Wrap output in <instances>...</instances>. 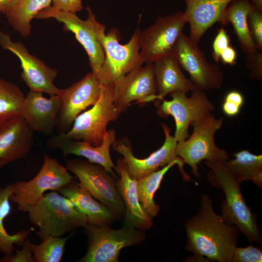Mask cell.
I'll return each mask as SVG.
<instances>
[{"label":"cell","mask_w":262,"mask_h":262,"mask_svg":"<svg viewBox=\"0 0 262 262\" xmlns=\"http://www.w3.org/2000/svg\"><path fill=\"white\" fill-rule=\"evenodd\" d=\"M177 164L172 162L162 168L137 180L136 187L140 203L143 209L151 218L159 213L160 207L153 199L155 192L159 188L164 176L169 169Z\"/></svg>","instance_id":"f1b7e54d"},{"label":"cell","mask_w":262,"mask_h":262,"mask_svg":"<svg viewBox=\"0 0 262 262\" xmlns=\"http://www.w3.org/2000/svg\"><path fill=\"white\" fill-rule=\"evenodd\" d=\"M17 0H0V11L6 14Z\"/></svg>","instance_id":"60d3db41"},{"label":"cell","mask_w":262,"mask_h":262,"mask_svg":"<svg viewBox=\"0 0 262 262\" xmlns=\"http://www.w3.org/2000/svg\"><path fill=\"white\" fill-rule=\"evenodd\" d=\"M224 100L235 103L241 107L242 106L245 101L243 95L240 92L235 90L228 93Z\"/></svg>","instance_id":"ab89813d"},{"label":"cell","mask_w":262,"mask_h":262,"mask_svg":"<svg viewBox=\"0 0 262 262\" xmlns=\"http://www.w3.org/2000/svg\"><path fill=\"white\" fill-rule=\"evenodd\" d=\"M184 13L190 25L189 38L198 44L206 32L216 22L222 20L225 11L233 0H184Z\"/></svg>","instance_id":"7402d4cb"},{"label":"cell","mask_w":262,"mask_h":262,"mask_svg":"<svg viewBox=\"0 0 262 262\" xmlns=\"http://www.w3.org/2000/svg\"><path fill=\"white\" fill-rule=\"evenodd\" d=\"M254 9L248 0H233L227 8L220 24H231L242 50L248 54L257 49L250 34L247 17Z\"/></svg>","instance_id":"d4e9b609"},{"label":"cell","mask_w":262,"mask_h":262,"mask_svg":"<svg viewBox=\"0 0 262 262\" xmlns=\"http://www.w3.org/2000/svg\"><path fill=\"white\" fill-rule=\"evenodd\" d=\"M248 30L257 49H262V11L254 8L247 17Z\"/></svg>","instance_id":"1f68e13d"},{"label":"cell","mask_w":262,"mask_h":262,"mask_svg":"<svg viewBox=\"0 0 262 262\" xmlns=\"http://www.w3.org/2000/svg\"><path fill=\"white\" fill-rule=\"evenodd\" d=\"M153 64L157 90L156 105L169 94L180 91L187 93L196 88L192 82L184 76L177 59L173 55L163 57Z\"/></svg>","instance_id":"603a6c76"},{"label":"cell","mask_w":262,"mask_h":262,"mask_svg":"<svg viewBox=\"0 0 262 262\" xmlns=\"http://www.w3.org/2000/svg\"><path fill=\"white\" fill-rule=\"evenodd\" d=\"M233 156L234 159L221 163L241 183L252 180L262 189V155L242 150L234 153Z\"/></svg>","instance_id":"484cf974"},{"label":"cell","mask_w":262,"mask_h":262,"mask_svg":"<svg viewBox=\"0 0 262 262\" xmlns=\"http://www.w3.org/2000/svg\"><path fill=\"white\" fill-rule=\"evenodd\" d=\"M102 84L91 72L69 87L61 89L60 106L55 131L57 134L67 132L76 118L99 98Z\"/></svg>","instance_id":"5bb4252c"},{"label":"cell","mask_w":262,"mask_h":262,"mask_svg":"<svg viewBox=\"0 0 262 262\" xmlns=\"http://www.w3.org/2000/svg\"><path fill=\"white\" fill-rule=\"evenodd\" d=\"M25 212L28 213L30 222L38 227L37 235L41 241L49 235L61 237L88 223L84 213L69 199L55 191L44 195Z\"/></svg>","instance_id":"277c9868"},{"label":"cell","mask_w":262,"mask_h":262,"mask_svg":"<svg viewBox=\"0 0 262 262\" xmlns=\"http://www.w3.org/2000/svg\"><path fill=\"white\" fill-rule=\"evenodd\" d=\"M31 244L30 240L27 238L22 245L21 250H17L16 248L15 255H5L0 259V262H33Z\"/></svg>","instance_id":"e575fe53"},{"label":"cell","mask_w":262,"mask_h":262,"mask_svg":"<svg viewBox=\"0 0 262 262\" xmlns=\"http://www.w3.org/2000/svg\"><path fill=\"white\" fill-rule=\"evenodd\" d=\"M24 98L17 86L0 78V122L20 115Z\"/></svg>","instance_id":"f546056e"},{"label":"cell","mask_w":262,"mask_h":262,"mask_svg":"<svg viewBox=\"0 0 262 262\" xmlns=\"http://www.w3.org/2000/svg\"><path fill=\"white\" fill-rule=\"evenodd\" d=\"M114 85H103L98 99L89 109L80 114L66 132L55 136L60 139L83 141L94 147L101 145L108 124L120 113L114 103Z\"/></svg>","instance_id":"8992f818"},{"label":"cell","mask_w":262,"mask_h":262,"mask_svg":"<svg viewBox=\"0 0 262 262\" xmlns=\"http://www.w3.org/2000/svg\"><path fill=\"white\" fill-rule=\"evenodd\" d=\"M58 192L69 199L80 212L86 216L88 223L109 226L116 220L109 208L96 200L89 192L80 185L79 182L73 180Z\"/></svg>","instance_id":"cb8c5ba5"},{"label":"cell","mask_w":262,"mask_h":262,"mask_svg":"<svg viewBox=\"0 0 262 262\" xmlns=\"http://www.w3.org/2000/svg\"><path fill=\"white\" fill-rule=\"evenodd\" d=\"M68 171L79 179L80 185L107 206L116 219L123 216L125 207L115 185V178L101 165L81 159L66 162Z\"/></svg>","instance_id":"ba28073f"},{"label":"cell","mask_w":262,"mask_h":262,"mask_svg":"<svg viewBox=\"0 0 262 262\" xmlns=\"http://www.w3.org/2000/svg\"><path fill=\"white\" fill-rule=\"evenodd\" d=\"M82 0H52L51 6L59 10L76 14L82 9Z\"/></svg>","instance_id":"8d00e7d4"},{"label":"cell","mask_w":262,"mask_h":262,"mask_svg":"<svg viewBox=\"0 0 262 262\" xmlns=\"http://www.w3.org/2000/svg\"><path fill=\"white\" fill-rule=\"evenodd\" d=\"M35 17L39 19L55 18L64 24L65 30L73 33L87 52L92 72L98 77L104 62L105 53L88 17L83 20L75 13L59 10L51 6L39 12Z\"/></svg>","instance_id":"2e32d148"},{"label":"cell","mask_w":262,"mask_h":262,"mask_svg":"<svg viewBox=\"0 0 262 262\" xmlns=\"http://www.w3.org/2000/svg\"><path fill=\"white\" fill-rule=\"evenodd\" d=\"M209 168L207 174L210 184L221 189L225 199L221 205L222 216L228 223L236 226L250 243L262 244V236L256 217L246 204L240 188L241 182L220 162L205 161Z\"/></svg>","instance_id":"3957f363"},{"label":"cell","mask_w":262,"mask_h":262,"mask_svg":"<svg viewBox=\"0 0 262 262\" xmlns=\"http://www.w3.org/2000/svg\"><path fill=\"white\" fill-rule=\"evenodd\" d=\"M60 106L58 95L48 98L42 92L30 90L24 98L20 115L33 131L52 135L55 131Z\"/></svg>","instance_id":"d6986e66"},{"label":"cell","mask_w":262,"mask_h":262,"mask_svg":"<svg viewBox=\"0 0 262 262\" xmlns=\"http://www.w3.org/2000/svg\"><path fill=\"white\" fill-rule=\"evenodd\" d=\"M262 250L251 245L245 247H236L233 253L231 262H262Z\"/></svg>","instance_id":"d6a6232c"},{"label":"cell","mask_w":262,"mask_h":262,"mask_svg":"<svg viewBox=\"0 0 262 262\" xmlns=\"http://www.w3.org/2000/svg\"><path fill=\"white\" fill-rule=\"evenodd\" d=\"M68 238L49 235L38 245L31 243L33 262H60Z\"/></svg>","instance_id":"4dcf8cb0"},{"label":"cell","mask_w":262,"mask_h":262,"mask_svg":"<svg viewBox=\"0 0 262 262\" xmlns=\"http://www.w3.org/2000/svg\"><path fill=\"white\" fill-rule=\"evenodd\" d=\"M241 107L233 102L224 100L222 111L228 116H234L240 112Z\"/></svg>","instance_id":"f35d334b"},{"label":"cell","mask_w":262,"mask_h":262,"mask_svg":"<svg viewBox=\"0 0 262 262\" xmlns=\"http://www.w3.org/2000/svg\"><path fill=\"white\" fill-rule=\"evenodd\" d=\"M73 180L66 167L44 154L42 166L33 179L14 183V191L10 199L17 204L19 210L25 212L37 203L46 191H58Z\"/></svg>","instance_id":"8fae6325"},{"label":"cell","mask_w":262,"mask_h":262,"mask_svg":"<svg viewBox=\"0 0 262 262\" xmlns=\"http://www.w3.org/2000/svg\"><path fill=\"white\" fill-rule=\"evenodd\" d=\"M229 45V36L223 27L220 28L213 44V57L216 63L219 61L221 53Z\"/></svg>","instance_id":"d590c367"},{"label":"cell","mask_w":262,"mask_h":262,"mask_svg":"<svg viewBox=\"0 0 262 262\" xmlns=\"http://www.w3.org/2000/svg\"><path fill=\"white\" fill-rule=\"evenodd\" d=\"M224 117L216 119L212 114L192 122L193 131L186 140L178 142L176 153L192 168V174L200 177L198 164L203 160L223 163L229 159L228 152L218 147L214 141L216 132L222 126Z\"/></svg>","instance_id":"5b68a950"},{"label":"cell","mask_w":262,"mask_h":262,"mask_svg":"<svg viewBox=\"0 0 262 262\" xmlns=\"http://www.w3.org/2000/svg\"><path fill=\"white\" fill-rule=\"evenodd\" d=\"M161 126L165 135L164 142L160 148L146 158L135 157L132 147L127 139L115 140L112 148L123 156L127 171L132 179L138 180L158 170L160 167L176 162L183 180L186 181L191 180L190 176L184 170V162L177 154V141L170 134L171 129L164 124H161Z\"/></svg>","instance_id":"9c48e42d"},{"label":"cell","mask_w":262,"mask_h":262,"mask_svg":"<svg viewBox=\"0 0 262 262\" xmlns=\"http://www.w3.org/2000/svg\"><path fill=\"white\" fill-rule=\"evenodd\" d=\"M246 66L249 70V76L256 80L262 79V54L257 49L246 54Z\"/></svg>","instance_id":"836d02e7"},{"label":"cell","mask_w":262,"mask_h":262,"mask_svg":"<svg viewBox=\"0 0 262 262\" xmlns=\"http://www.w3.org/2000/svg\"><path fill=\"white\" fill-rule=\"evenodd\" d=\"M83 228L88 237V247L79 262H119L121 249L139 245L146 238L143 230L126 224L113 229L109 226L87 223Z\"/></svg>","instance_id":"52a82bcc"},{"label":"cell","mask_w":262,"mask_h":262,"mask_svg":"<svg viewBox=\"0 0 262 262\" xmlns=\"http://www.w3.org/2000/svg\"><path fill=\"white\" fill-rule=\"evenodd\" d=\"M185 248L209 260L231 262L240 231L214 211L209 196L203 194L196 214L184 223Z\"/></svg>","instance_id":"6da1fadb"},{"label":"cell","mask_w":262,"mask_h":262,"mask_svg":"<svg viewBox=\"0 0 262 262\" xmlns=\"http://www.w3.org/2000/svg\"><path fill=\"white\" fill-rule=\"evenodd\" d=\"M115 169L119 176L115 178V185L125 207V224L143 231L149 229L153 223L140 203L137 180L130 176L122 158L118 159Z\"/></svg>","instance_id":"44dd1931"},{"label":"cell","mask_w":262,"mask_h":262,"mask_svg":"<svg viewBox=\"0 0 262 262\" xmlns=\"http://www.w3.org/2000/svg\"><path fill=\"white\" fill-rule=\"evenodd\" d=\"M254 8L262 11V0H248Z\"/></svg>","instance_id":"b9f144b4"},{"label":"cell","mask_w":262,"mask_h":262,"mask_svg":"<svg viewBox=\"0 0 262 262\" xmlns=\"http://www.w3.org/2000/svg\"><path fill=\"white\" fill-rule=\"evenodd\" d=\"M52 0H17L5 14L13 28L23 37L30 35L31 22L37 14L50 6Z\"/></svg>","instance_id":"4316f807"},{"label":"cell","mask_w":262,"mask_h":262,"mask_svg":"<svg viewBox=\"0 0 262 262\" xmlns=\"http://www.w3.org/2000/svg\"><path fill=\"white\" fill-rule=\"evenodd\" d=\"M171 55L177 59L180 67L189 73L196 88L206 91L218 89L222 86L224 75L219 66L210 63L197 44L183 33Z\"/></svg>","instance_id":"4fadbf2b"},{"label":"cell","mask_w":262,"mask_h":262,"mask_svg":"<svg viewBox=\"0 0 262 262\" xmlns=\"http://www.w3.org/2000/svg\"><path fill=\"white\" fill-rule=\"evenodd\" d=\"M33 131L21 115L0 122V169L28 153Z\"/></svg>","instance_id":"ac0fdd59"},{"label":"cell","mask_w":262,"mask_h":262,"mask_svg":"<svg viewBox=\"0 0 262 262\" xmlns=\"http://www.w3.org/2000/svg\"><path fill=\"white\" fill-rule=\"evenodd\" d=\"M116 138L115 131L110 130L107 131L101 145L94 147L83 141L60 139L52 135L48 139L47 145L50 149H60L65 156L73 154L84 157L89 162L101 165L108 172L116 178L113 171L115 165L110 153V147L115 141Z\"/></svg>","instance_id":"ffe728a7"},{"label":"cell","mask_w":262,"mask_h":262,"mask_svg":"<svg viewBox=\"0 0 262 262\" xmlns=\"http://www.w3.org/2000/svg\"><path fill=\"white\" fill-rule=\"evenodd\" d=\"M1 13L0 11V13Z\"/></svg>","instance_id":"7bdbcfd3"},{"label":"cell","mask_w":262,"mask_h":262,"mask_svg":"<svg viewBox=\"0 0 262 262\" xmlns=\"http://www.w3.org/2000/svg\"><path fill=\"white\" fill-rule=\"evenodd\" d=\"M186 23L184 13L178 12L158 17L153 24L141 32L140 54L144 63H153L171 55Z\"/></svg>","instance_id":"7c38bea8"},{"label":"cell","mask_w":262,"mask_h":262,"mask_svg":"<svg viewBox=\"0 0 262 262\" xmlns=\"http://www.w3.org/2000/svg\"><path fill=\"white\" fill-rule=\"evenodd\" d=\"M237 53L230 45L228 46L221 54L220 59L225 65L233 66L236 64Z\"/></svg>","instance_id":"74e56055"},{"label":"cell","mask_w":262,"mask_h":262,"mask_svg":"<svg viewBox=\"0 0 262 262\" xmlns=\"http://www.w3.org/2000/svg\"><path fill=\"white\" fill-rule=\"evenodd\" d=\"M86 10L93 31L100 42L105 53V60L98 75L102 84L116 83L128 73L142 66L144 63L140 54L141 47L139 27L130 41L125 45L119 43V31L115 28L105 34L104 25L98 22L89 6Z\"/></svg>","instance_id":"7a4b0ae2"},{"label":"cell","mask_w":262,"mask_h":262,"mask_svg":"<svg viewBox=\"0 0 262 262\" xmlns=\"http://www.w3.org/2000/svg\"><path fill=\"white\" fill-rule=\"evenodd\" d=\"M184 92L170 94L172 99H163L156 105L157 113L161 117L172 115L176 123L174 138L178 142L189 137L188 128L192 122L203 119L212 114L215 107L208 98L205 91L196 88L192 91L190 97Z\"/></svg>","instance_id":"30bf717a"},{"label":"cell","mask_w":262,"mask_h":262,"mask_svg":"<svg viewBox=\"0 0 262 262\" xmlns=\"http://www.w3.org/2000/svg\"><path fill=\"white\" fill-rule=\"evenodd\" d=\"M0 45L15 54L21 63V77L30 90L47 93L50 96L59 95L61 89L54 84L58 71L46 65L42 61L31 54L24 45L13 41L9 35L0 31Z\"/></svg>","instance_id":"9a60e30c"},{"label":"cell","mask_w":262,"mask_h":262,"mask_svg":"<svg viewBox=\"0 0 262 262\" xmlns=\"http://www.w3.org/2000/svg\"><path fill=\"white\" fill-rule=\"evenodd\" d=\"M13 191L14 183L0 187V252L5 255L13 254L15 245L22 246L31 231L28 229L9 234L3 226V220L11 211L10 198Z\"/></svg>","instance_id":"83f0119b"},{"label":"cell","mask_w":262,"mask_h":262,"mask_svg":"<svg viewBox=\"0 0 262 262\" xmlns=\"http://www.w3.org/2000/svg\"><path fill=\"white\" fill-rule=\"evenodd\" d=\"M157 94L153 63L133 69L114 85V103L120 114L133 101H154Z\"/></svg>","instance_id":"e0dca14e"}]
</instances>
